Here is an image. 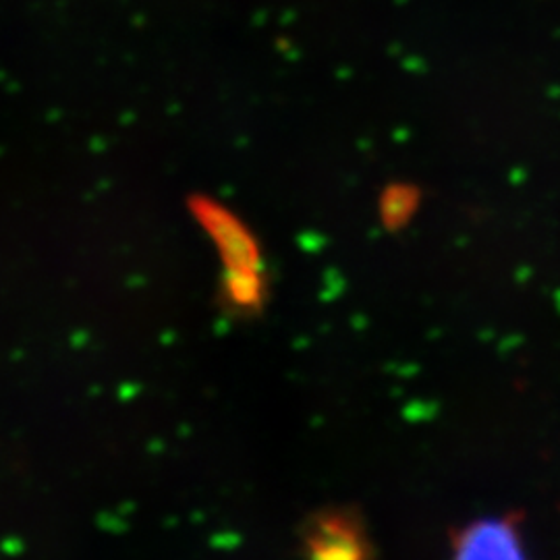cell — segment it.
I'll use <instances>...</instances> for the list:
<instances>
[{
  "instance_id": "6da1fadb",
  "label": "cell",
  "mask_w": 560,
  "mask_h": 560,
  "mask_svg": "<svg viewBox=\"0 0 560 560\" xmlns=\"http://www.w3.org/2000/svg\"><path fill=\"white\" fill-rule=\"evenodd\" d=\"M453 560H525L511 523L481 521L463 532Z\"/></svg>"
},
{
  "instance_id": "7a4b0ae2",
  "label": "cell",
  "mask_w": 560,
  "mask_h": 560,
  "mask_svg": "<svg viewBox=\"0 0 560 560\" xmlns=\"http://www.w3.org/2000/svg\"><path fill=\"white\" fill-rule=\"evenodd\" d=\"M360 540L340 515H324L310 525L305 536L307 560H360Z\"/></svg>"
},
{
  "instance_id": "3957f363",
  "label": "cell",
  "mask_w": 560,
  "mask_h": 560,
  "mask_svg": "<svg viewBox=\"0 0 560 560\" xmlns=\"http://www.w3.org/2000/svg\"><path fill=\"white\" fill-rule=\"evenodd\" d=\"M421 203V194L418 187L397 183L384 191L381 200L382 221L388 226L399 229L413 219Z\"/></svg>"
}]
</instances>
